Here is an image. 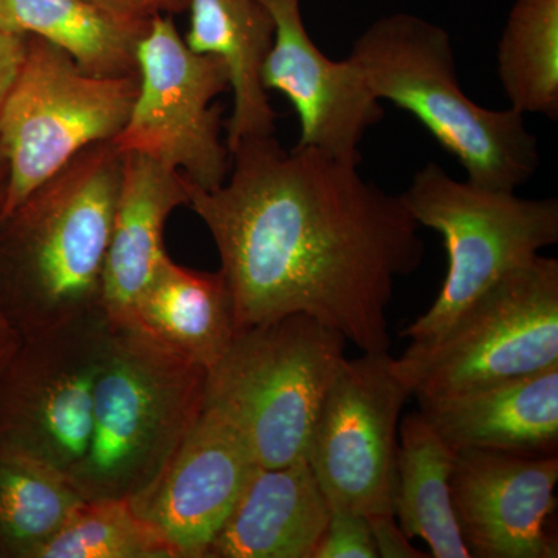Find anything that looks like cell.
I'll list each match as a JSON object with an SVG mask.
<instances>
[{
  "label": "cell",
  "instance_id": "6da1fadb",
  "mask_svg": "<svg viewBox=\"0 0 558 558\" xmlns=\"http://www.w3.org/2000/svg\"><path fill=\"white\" fill-rule=\"evenodd\" d=\"M215 190L186 180L233 296L238 332L293 314L317 319L363 354L387 352L396 281L421 267L418 223L400 196L319 150L275 135L230 149Z\"/></svg>",
  "mask_w": 558,
  "mask_h": 558
},
{
  "label": "cell",
  "instance_id": "7a4b0ae2",
  "mask_svg": "<svg viewBox=\"0 0 558 558\" xmlns=\"http://www.w3.org/2000/svg\"><path fill=\"white\" fill-rule=\"evenodd\" d=\"M121 172L95 143L0 220V312L21 339L102 310Z\"/></svg>",
  "mask_w": 558,
  "mask_h": 558
},
{
  "label": "cell",
  "instance_id": "3957f363",
  "mask_svg": "<svg viewBox=\"0 0 558 558\" xmlns=\"http://www.w3.org/2000/svg\"><path fill=\"white\" fill-rule=\"evenodd\" d=\"M348 58L380 101L410 112L457 157L469 182L515 191L538 171V140L524 116L483 108L468 97L449 33L435 22L388 14L359 36Z\"/></svg>",
  "mask_w": 558,
  "mask_h": 558
},
{
  "label": "cell",
  "instance_id": "277c9868",
  "mask_svg": "<svg viewBox=\"0 0 558 558\" xmlns=\"http://www.w3.org/2000/svg\"><path fill=\"white\" fill-rule=\"evenodd\" d=\"M207 376L135 326L112 325L89 447L68 475L76 494L86 501L145 497L199 421Z\"/></svg>",
  "mask_w": 558,
  "mask_h": 558
},
{
  "label": "cell",
  "instance_id": "5b68a950",
  "mask_svg": "<svg viewBox=\"0 0 558 558\" xmlns=\"http://www.w3.org/2000/svg\"><path fill=\"white\" fill-rule=\"evenodd\" d=\"M347 343L304 314L241 330L208 371L205 409L236 429L259 468L307 461Z\"/></svg>",
  "mask_w": 558,
  "mask_h": 558
},
{
  "label": "cell",
  "instance_id": "8992f818",
  "mask_svg": "<svg viewBox=\"0 0 558 558\" xmlns=\"http://www.w3.org/2000/svg\"><path fill=\"white\" fill-rule=\"evenodd\" d=\"M558 366V260L509 271L438 336L411 341L392 368L410 396L449 398Z\"/></svg>",
  "mask_w": 558,
  "mask_h": 558
},
{
  "label": "cell",
  "instance_id": "52a82bcc",
  "mask_svg": "<svg viewBox=\"0 0 558 558\" xmlns=\"http://www.w3.org/2000/svg\"><path fill=\"white\" fill-rule=\"evenodd\" d=\"M400 199L418 227L442 234L449 256L438 299L402 332L411 341L438 336L495 282L558 242L557 199L462 182L435 161L414 174Z\"/></svg>",
  "mask_w": 558,
  "mask_h": 558
},
{
  "label": "cell",
  "instance_id": "ba28073f",
  "mask_svg": "<svg viewBox=\"0 0 558 558\" xmlns=\"http://www.w3.org/2000/svg\"><path fill=\"white\" fill-rule=\"evenodd\" d=\"M137 90V75H89L60 47L28 36L27 57L0 112V154L7 163L0 220L81 150L112 142Z\"/></svg>",
  "mask_w": 558,
  "mask_h": 558
},
{
  "label": "cell",
  "instance_id": "9c48e42d",
  "mask_svg": "<svg viewBox=\"0 0 558 558\" xmlns=\"http://www.w3.org/2000/svg\"><path fill=\"white\" fill-rule=\"evenodd\" d=\"M110 339L102 310L21 339L0 369V450L68 478L89 447Z\"/></svg>",
  "mask_w": 558,
  "mask_h": 558
},
{
  "label": "cell",
  "instance_id": "30bf717a",
  "mask_svg": "<svg viewBox=\"0 0 558 558\" xmlns=\"http://www.w3.org/2000/svg\"><path fill=\"white\" fill-rule=\"evenodd\" d=\"M135 60L137 97L113 146L160 161L202 190L219 189L231 157L211 102L230 89L226 64L191 50L170 14L149 22Z\"/></svg>",
  "mask_w": 558,
  "mask_h": 558
},
{
  "label": "cell",
  "instance_id": "8fae6325",
  "mask_svg": "<svg viewBox=\"0 0 558 558\" xmlns=\"http://www.w3.org/2000/svg\"><path fill=\"white\" fill-rule=\"evenodd\" d=\"M389 351L341 362L323 400L307 462L332 509L395 513L399 421L409 389Z\"/></svg>",
  "mask_w": 558,
  "mask_h": 558
},
{
  "label": "cell",
  "instance_id": "7c38bea8",
  "mask_svg": "<svg viewBox=\"0 0 558 558\" xmlns=\"http://www.w3.org/2000/svg\"><path fill=\"white\" fill-rule=\"evenodd\" d=\"M274 21V43L263 69L264 89L281 92L299 113L296 148L360 165V143L384 119L381 101L362 70L333 61L311 38L300 0H260Z\"/></svg>",
  "mask_w": 558,
  "mask_h": 558
},
{
  "label": "cell",
  "instance_id": "4fadbf2b",
  "mask_svg": "<svg viewBox=\"0 0 558 558\" xmlns=\"http://www.w3.org/2000/svg\"><path fill=\"white\" fill-rule=\"evenodd\" d=\"M558 454L457 451L450 488L459 531L478 558H556Z\"/></svg>",
  "mask_w": 558,
  "mask_h": 558
},
{
  "label": "cell",
  "instance_id": "5bb4252c",
  "mask_svg": "<svg viewBox=\"0 0 558 558\" xmlns=\"http://www.w3.org/2000/svg\"><path fill=\"white\" fill-rule=\"evenodd\" d=\"M256 468L236 429L204 409L156 486L132 505L179 558H205Z\"/></svg>",
  "mask_w": 558,
  "mask_h": 558
},
{
  "label": "cell",
  "instance_id": "9a60e30c",
  "mask_svg": "<svg viewBox=\"0 0 558 558\" xmlns=\"http://www.w3.org/2000/svg\"><path fill=\"white\" fill-rule=\"evenodd\" d=\"M418 411L450 449L554 457L558 450V366L449 398Z\"/></svg>",
  "mask_w": 558,
  "mask_h": 558
},
{
  "label": "cell",
  "instance_id": "2e32d148",
  "mask_svg": "<svg viewBox=\"0 0 558 558\" xmlns=\"http://www.w3.org/2000/svg\"><path fill=\"white\" fill-rule=\"evenodd\" d=\"M186 179L143 154H123V172L105 275L101 307L110 323L130 319L143 293L168 258L163 247L167 220L186 205Z\"/></svg>",
  "mask_w": 558,
  "mask_h": 558
},
{
  "label": "cell",
  "instance_id": "e0dca14e",
  "mask_svg": "<svg viewBox=\"0 0 558 558\" xmlns=\"http://www.w3.org/2000/svg\"><path fill=\"white\" fill-rule=\"evenodd\" d=\"M329 517L310 462L258 465L205 558H314Z\"/></svg>",
  "mask_w": 558,
  "mask_h": 558
},
{
  "label": "cell",
  "instance_id": "ac0fdd59",
  "mask_svg": "<svg viewBox=\"0 0 558 558\" xmlns=\"http://www.w3.org/2000/svg\"><path fill=\"white\" fill-rule=\"evenodd\" d=\"M185 43L191 50L219 58L229 70L233 113L229 150L245 138L275 135L277 112L260 83V69L274 43V21L260 0H190Z\"/></svg>",
  "mask_w": 558,
  "mask_h": 558
},
{
  "label": "cell",
  "instance_id": "d6986e66",
  "mask_svg": "<svg viewBox=\"0 0 558 558\" xmlns=\"http://www.w3.org/2000/svg\"><path fill=\"white\" fill-rule=\"evenodd\" d=\"M124 325L207 371L226 355L238 333L233 296L222 271L191 270L170 258L160 264Z\"/></svg>",
  "mask_w": 558,
  "mask_h": 558
},
{
  "label": "cell",
  "instance_id": "ffe728a7",
  "mask_svg": "<svg viewBox=\"0 0 558 558\" xmlns=\"http://www.w3.org/2000/svg\"><path fill=\"white\" fill-rule=\"evenodd\" d=\"M454 458L457 451L421 411L403 418L399 427L395 517L407 537L427 543L429 557H472L451 501Z\"/></svg>",
  "mask_w": 558,
  "mask_h": 558
},
{
  "label": "cell",
  "instance_id": "44dd1931",
  "mask_svg": "<svg viewBox=\"0 0 558 558\" xmlns=\"http://www.w3.org/2000/svg\"><path fill=\"white\" fill-rule=\"evenodd\" d=\"M148 27L86 0H0V32L47 40L94 76L137 75L135 53Z\"/></svg>",
  "mask_w": 558,
  "mask_h": 558
},
{
  "label": "cell",
  "instance_id": "7402d4cb",
  "mask_svg": "<svg viewBox=\"0 0 558 558\" xmlns=\"http://www.w3.org/2000/svg\"><path fill=\"white\" fill-rule=\"evenodd\" d=\"M509 108L558 119V0H515L498 44Z\"/></svg>",
  "mask_w": 558,
  "mask_h": 558
},
{
  "label": "cell",
  "instance_id": "603a6c76",
  "mask_svg": "<svg viewBox=\"0 0 558 558\" xmlns=\"http://www.w3.org/2000/svg\"><path fill=\"white\" fill-rule=\"evenodd\" d=\"M83 501L62 473L0 450V558H36Z\"/></svg>",
  "mask_w": 558,
  "mask_h": 558
},
{
  "label": "cell",
  "instance_id": "cb8c5ba5",
  "mask_svg": "<svg viewBox=\"0 0 558 558\" xmlns=\"http://www.w3.org/2000/svg\"><path fill=\"white\" fill-rule=\"evenodd\" d=\"M36 558H179L159 529L130 499L83 502Z\"/></svg>",
  "mask_w": 558,
  "mask_h": 558
},
{
  "label": "cell",
  "instance_id": "d4e9b609",
  "mask_svg": "<svg viewBox=\"0 0 558 558\" xmlns=\"http://www.w3.org/2000/svg\"><path fill=\"white\" fill-rule=\"evenodd\" d=\"M368 517L330 508L325 534L314 558H377Z\"/></svg>",
  "mask_w": 558,
  "mask_h": 558
},
{
  "label": "cell",
  "instance_id": "484cf974",
  "mask_svg": "<svg viewBox=\"0 0 558 558\" xmlns=\"http://www.w3.org/2000/svg\"><path fill=\"white\" fill-rule=\"evenodd\" d=\"M105 13L132 24H149L161 14L180 13L189 9L190 0H86Z\"/></svg>",
  "mask_w": 558,
  "mask_h": 558
},
{
  "label": "cell",
  "instance_id": "4316f807",
  "mask_svg": "<svg viewBox=\"0 0 558 558\" xmlns=\"http://www.w3.org/2000/svg\"><path fill=\"white\" fill-rule=\"evenodd\" d=\"M371 531H373L374 545L379 558H422L429 557L421 554L403 534L395 513H376L368 517Z\"/></svg>",
  "mask_w": 558,
  "mask_h": 558
},
{
  "label": "cell",
  "instance_id": "83f0119b",
  "mask_svg": "<svg viewBox=\"0 0 558 558\" xmlns=\"http://www.w3.org/2000/svg\"><path fill=\"white\" fill-rule=\"evenodd\" d=\"M27 43L28 36L0 32V112L24 65Z\"/></svg>",
  "mask_w": 558,
  "mask_h": 558
},
{
  "label": "cell",
  "instance_id": "f1b7e54d",
  "mask_svg": "<svg viewBox=\"0 0 558 558\" xmlns=\"http://www.w3.org/2000/svg\"><path fill=\"white\" fill-rule=\"evenodd\" d=\"M21 343L20 333L14 332V330H9V332L0 333V369L5 365L7 360L11 357L14 349L17 348V344Z\"/></svg>",
  "mask_w": 558,
  "mask_h": 558
},
{
  "label": "cell",
  "instance_id": "f546056e",
  "mask_svg": "<svg viewBox=\"0 0 558 558\" xmlns=\"http://www.w3.org/2000/svg\"><path fill=\"white\" fill-rule=\"evenodd\" d=\"M2 194H3V189L0 190V209H2ZM9 330H14V329L11 328V326L9 325V322H7L5 317H3L2 312H0V333L9 332ZM14 332H16V330H14Z\"/></svg>",
  "mask_w": 558,
  "mask_h": 558
}]
</instances>
